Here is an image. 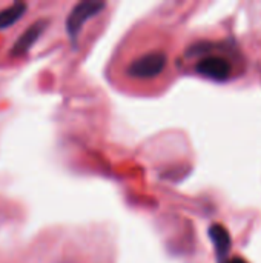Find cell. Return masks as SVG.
<instances>
[{
    "label": "cell",
    "mask_w": 261,
    "mask_h": 263,
    "mask_svg": "<svg viewBox=\"0 0 261 263\" xmlns=\"http://www.w3.org/2000/svg\"><path fill=\"white\" fill-rule=\"evenodd\" d=\"M46 20H38V22H34L26 31L22 32V35L17 39V42L12 45L11 48V54L18 57V55H23L29 51V48L38 40V37L43 34L45 28H46Z\"/></svg>",
    "instance_id": "4"
},
{
    "label": "cell",
    "mask_w": 261,
    "mask_h": 263,
    "mask_svg": "<svg viewBox=\"0 0 261 263\" xmlns=\"http://www.w3.org/2000/svg\"><path fill=\"white\" fill-rule=\"evenodd\" d=\"M103 8H105V2L85 0V2L77 3L71 9V12L68 15V20H66V29H68V34H69L72 42L78 37L85 22L92 18V17H95L97 14H100V11Z\"/></svg>",
    "instance_id": "2"
},
{
    "label": "cell",
    "mask_w": 261,
    "mask_h": 263,
    "mask_svg": "<svg viewBox=\"0 0 261 263\" xmlns=\"http://www.w3.org/2000/svg\"><path fill=\"white\" fill-rule=\"evenodd\" d=\"M195 69L203 77H208V79H212V80H217V82H223V80L229 79L231 63L223 57L211 55V57L202 59L197 63Z\"/></svg>",
    "instance_id": "3"
},
{
    "label": "cell",
    "mask_w": 261,
    "mask_h": 263,
    "mask_svg": "<svg viewBox=\"0 0 261 263\" xmlns=\"http://www.w3.org/2000/svg\"><path fill=\"white\" fill-rule=\"evenodd\" d=\"M166 63H168V57L163 51H152L134 60L128 66V74L140 80L154 79L165 71Z\"/></svg>",
    "instance_id": "1"
},
{
    "label": "cell",
    "mask_w": 261,
    "mask_h": 263,
    "mask_svg": "<svg viewBox=\"0 0 261 263\" xmlns=\"http://www.w3.org/2000/svg\"><path fill=\"white\" fill-rule=\"evenodd\" d=\"M209 237L214 243V248H215V254H217V259L220 262H225L229 256V251H231V245H232V239H231V234L229 231L220 225V223H215L209 228Z\"/></svg>",
    "instance_id": "5"
},
{
    "label": "cell",
    "mask_w": 261,
    "mask_h": 263,
    "mask_svg": "<svg viewBox=\"0 0 261 263\" xmlns=\"http://www.w3.org/2000/svg\"><path fill=\"white\" fill-rule=\"evenodd\" d=\"M226 263H249V262H246V260H245V259H242V257H234V259L226 260Z\"/></svg>",
    "instance_id": "7"
},
{
    "label": "cell",
    "mask_w": 261,
    "mask_h": 263,
    "mask_svg": "<svg viewBox=\"0 0 261 263\" xmlns=\"http://www.w3.org/2000/svg\"><path fill=\"white\" fill-rule=\"evenodd\" d=\"M28 9V5L23 2H15L3 9H0V29H6L15 22H18Z\"/></svg>",
    "instance_id": "6"
}]
</instances>
